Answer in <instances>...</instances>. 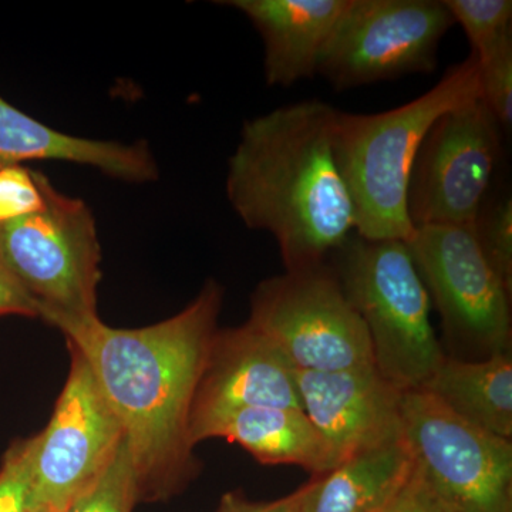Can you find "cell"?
Segmentation results:
<instances>
[{"label": "cell", "instance_id": "obj_1", "mask_svg": "<svg viewBox=\"0 0 512 512\" xmlns=\"http://www.w3.org/2000/svg\"><path fill=\"white\" fill-rule=\"evenodd\" d=\"M222 299L221 285L210 279L187 308L156 325L111 328L97 315L55 326L82 353L119 417L138 501L170 500L198 474L190 417Z\"/></svg>", "mask_w": 512, "mask_h": 512}, {"label": "cell", "instance_id": "obj_2", "mask_svg": "<svg viewBox=\"0 0 512 512\" xmlns=\"http://www.w3.org/2000/svg\"><path fill=\"white\" fill-rule=\"evenodd\" d=\"M338 114L306 100L249 119L229 158V204L248 228L275 238L286 272L326 265L356 234L335 157Z\"/></svg>", "mask_w": 512, "mask_h": 512}, {"label": "cell", "instance_id": "obj_3", "mask_svg": "<svg viewBox=\"0 0 512 512\" xmlns=\"http://www.w3.org/2000/svg\"><path fill=\"white\" fill-rule=\"evenodd\" d=\"M481 99L476 56L454 64L420 97L377 114L339 110L335 157L355 208L356 235L409 242L410 175L424 138L447 111Z\"/></svg>", "mask_w": 512, "mask_h": 512}, {"label": "cell", "instance_id": "obj_4", "mask_svg": "<svg viewBox=\"0 0 512 512\" xmlns=\"http://www.w3.org/2000/svg\"><path fill=\"white\" fill-rule=\"evenodd\" d=\"M332 259V271L365 323L380 375L403 392L423 387L446 353L406 242L353 234Z\"/></svg>", "mask_w": 512, "mask_h": 512}, {"label": "cell", "instance_id": "obj_5", "mask_svg": "<svg viewBox=\"0 0 512 512\" xmlns=\"http://www.w3.org/2000/svg\"><path fill=\"white\" fill-rule=\"evenodd\" d=\"M36 178L43 207L0 224V258L49 325L97 316L101 249L93 212L45 174Z\"/></svg>", "mask_w": 512, "mask_h": 512}, {"label": "cell", "instance_id": "obj_6", "mask_svg": "<svg viewBox=\"0 0 512 512\" xmlns=\"http://www.w3.org/2000/svg\"><path fill=\"white\" fill-rule=\"evenodd\" d=\"M248 322L296 370L339 372L375 365L365 323L328 265L262 281L252 295Z\"/></svg>", "mask_w": 512, "mask_h": 512}, {"label": "cell", "instance_id": "obj_7", "mask_svg": "<svg viewBox=\"0 0 512 512\" xmlns=\"http://www.w3.org/2000/svg\"><path fill=\"white\" fill-rule=\"evenodd\" d=\"M451 345L463 359L511 352V289L478 245L473 225H427L406 242Z\"/></svg>", "mask_w": 512, "mask_h": 512}, {"label": "cell", "instance_id": "obj_8", "mask_svg": "<svg viewBox=\"0 0 512 512\" xmlns=\"http://www.w3.org/2000/svg\"><path fill=\"white\" fill-rule=\"evenodd\" d=\"M454 25L443 0H349L318 74L342 92L433 73L441 40Z\"/></svg>", "mask_w": 512, "mask_h": 512}, {"label": "cell", "instance_id": "obj_9", "mask_svg": "<svg viewBox=\"0 0 512 512\" xmlns=\"http://www.w3.org/2000/svg\"><path fill=\"white\" fill-rule=\"evenodd\" d=\"M414 464L451 512H512V440L450 412L424 389L402 399Z\"/></svg>", "mask_w": 512, "mask_h": 512}, {"label": "cell", "instance_id": "obj_10", "mask_svg": "<svg viewBox=\"0 0 512 512\" xmlns=\"http://www.w3.org/2000/svg\"><path fill=\"white\" fill-rule=\"evenodd\" d=\"M500 128L483 99L433 124L410 175L407 208L414 228L477 221L501 157Z\"/></svg>", "mask_w": 512, "mask_h": 512}, {"label": "cell", "instance_id": "obj_11", "mask_svg": "<svg viewBox=\"0 0 512 512\" xmlns=\"http://www.w3.org/2000/svg\"><path fill=\"white\" fill-rule=\"evenodd\" d=\"M69 346L70 370L55 412L35 436L33 488L39 507L62 512L103 474L124 440L119 417L82 353Z\"/></svg>", "mask_w": 512, "mask_h": 512}, {"label": "cell", "instance_id": "obj_12", "mask_svg": "<svg viewBox=\"0 0 512 512\" xmlns=\"http://www.w3.org/2000/svg\"><path fill=\"white\" fill-rule=\"evenodd\" d=\"M303 412L328 450V471L348 458L403 437V390L375 365L339 372L296 370Z\"/></svg>", "mask_w": 512, "mask_h": 512}, {"label": "cell", "instance_id": "obj_13", "mask_svg": "<svg viewBox=\"0 0 512 512\" xmlns=\"http://www.w3.org/2000/svg\"><path fill=\"white\" fill-rule=\"evenodd\" d=\"M247 407L303 410L295 367L249 322L215 333L192 403L190 433L205 421Z\"/></svg>", "mask_w": 512, "mask_h": 512}, {"label": "cell", "instance_id": "obj_14", "mask_svg": "<svg viewBox=\"0 0 512 512\" xmlns=\"http://www.w3.org/2000/svg\"><path fill=\"white\" fill-rule=\"evenodd\" d=\"M264 42L265 82L291 87L318 74L320 56L349 0H228Z\"/></svg>", "mask_w": 512, "mask_h": 512}, {"label": "cell", "instance_id": "obj_15", "mask_svg": "<svg viewBox=\"0 0 512 512\" xmlns=\"http://www.w3.org/2000/svg\"><path fill=\"white\" fill-rule=\"evenodd\" d=\"M28 161H63L96 168L126 183L157 180L156 157L144 141L92 140L46 126L0 96V168Z\"/></svg>", "mask_w": 512, "mask_h": 512}, {"label": "cell", "instance_id": "obj_16", "mask_svg": "<svg viewBox=\"0 0 512 512\" xmlns=\"http://www.w3.org/2000/svg\"><path fill=\"white\" fill-rule=\"evenodd\" d=\"M227 439L265 466H298L313 477L328 473V450L303 410L247 407L205 421L191 430L192 446Z\"/></svg>", "mask_w": 512, "mask_h": 512}, {"label": "cell", "instance_id": "obj_17", "mask_svg": "<svg viewBox=\"0 0 512 512\" xmlns=\"http://www.w3.org/2000/svg\"><path fill=\"white\" fill-rule=\"evenodd\" d=\"M404 437L363 451L306 484L301 512H379L412 474Z\"/></svg>", "mask_w": 512, "mask_h": 512}, {"label": "cell", "instance_id": "obj_18", "mask_svg": "<svg viewBox=\"0 0 512 512\" xmlns=\"http://www.w3.org/2000/svg\"><path fill=\"white\" fill-rule=\"evenodd\" d=\"M420 389L468 423L512 440L511 352L478 360L446 356Z\"/></svg>", "mask_w": 512, "mask_h": 512}, {"label": "cell", "instance_id": "obj_19", "mask_svg": "<svg viewBox=\"0 0 512 512\" xmlns=\"http://www.w3.org/2000/svg\"><path fill=\"white\" fill-rule=\"evenodd\" d=\"M454 22L460 23L473 47L483 57L512 42L511 0H444Z\"/></svg>", "mask_w": 512, "mask_h": 512}, {"label": "cell", "instance_id": "obj_20", "mask_svg": "<svg viewBox=\"0 0 512 512\" xmlns=\"http://www.w3.org/2000/svg\"><path fill=\"white\" fill-rule=\"evenodd\" d=\"M137 503L136 473L124 437L103 474L62 512H131Z\"/></svg>", "mask_w": 512, "mask_h": 512}, {"label": "cell", "instance_id": "obj_21", "mask_svg": "<svg viewBox=\"0 0 512 512\" xmlns=\"http://www.w3.org/2000/svg\"><path fill=\"white\" fill-rule=\"evenodd\" d=\"M35 436L10 444L0 464V512H33L37 507L33 488Z\"/></svg>", "mask_w": 512, "mask_h": 512}, {"label": "cell", "instance_id": "obj_22", "mask_svg": "<svg viewBox=\"0 0 512 512\" xmlns=\"http://www.w3.org/2000/svg\"><path fill=\"white\" fill-rule=\"evenodd\" d=\"M478 245L494 271L512 291V201L501 198L484 207L473 224Z\"/></svg>", "mask_w": 512, "mask_h": 512}, {"label": "cell", "instance_id": "obj_23", "mask_svg": "<svg viewBox=\"0 0 512 512\" xmlns=\"http://www.w3.org/2000/svg\"><path fill=\"white\" fill-rule=\"evenodd\" d=\"M481 99L501 127L512 123V42L483 57H476Z\"/></svg>", "mask_w": 512, "mask_h": 512}, {"label": "cell", "instance_id": "obj_24", "mask_svg": "<svg viewBox=\"0 0 512 512\" xmlns=\"http://www.w3.org/2000/svg\"><path fill=\"white\" fill-rule=\"evenodd\" d=\"M43 202L36 171L23 165L0 168V224L39 211Z\"/></svg>", "mask_w": 512, "mask_h": 512}, {"label": "cell", "instance_id": "obj_25", "mask_svg": "<svg viewBox=\"0 0 512 512\" xmlns=\"http://www.w3.org/2000/svg\"><path fill=\"white\" fill-rule=\"evenodd\" d=\"M379 512H451L414 464L412 474Z\"/></svg>", "mask_w": 512, "mask_h": 512}, {"label": "cell", "instance_id": "obj_26", "mask_svg": "<svg viewBox=\"0 0 512 512\" xmlns=\"http://www.w3.org/2000/svg\"><path fill=\"white\" fill-rule=\"evenodd\" d=\"M306 484L295 491L274 501H251L245 495L228 493L221 498L215 512H301Z\"/></svg>", "mask_w": 512, "mask_h": 512}, {"label": "cell", "instance_id": "obj_27", "mask_svg": "<svg viewBox=\"0 0 512 512\" xmlns=\"http://www.w3.org/2000/svg\"><path fill=\"white\" fill-rule=\"evenodd\" d=\"M2 316L39 318V309L0 258V318Z\"/></svg>", "mask_w": 512, "mask_h": 512}, {"label": "cell", "instance_id": "obj_28", "mask_svg": "<svg viewBox=\"0 0 512 512\" xmlns=\"http://www.w3.org/2000/svg\"><path fill=\"white\" fill-rule=\"evenodd\" d=\"M33 512H52V511L46 510V508L39 507V505H37V507L35 508V511H33Z\"/></svg>", "mask_w": 512, "mask_h": 512}]
</instances>
